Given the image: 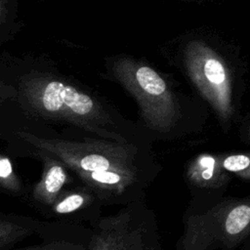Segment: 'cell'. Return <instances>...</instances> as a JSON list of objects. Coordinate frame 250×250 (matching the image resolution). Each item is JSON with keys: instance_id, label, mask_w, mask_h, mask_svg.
<instances>
[{"instance_id": "6da1fadb", "label": "cell", "mask_w": 250, "mask_h": 250, "mask_svg": "<svg viewBox=\"0 0 250 250\" xmlns=\"http://www.w3.org/2000/svg\"><path fill=\"white\" fill-rule=\"evenodd\" d=\"M1 108L27 121L58 123L121 144L152 146L137 122L51 62L7 56L1 62Z\"/></svg>"}, {"instance_id": "7a4b0ae2", "label": "cell", "mask_w": 250, "mask_h": 250, "mask_svg": "<svg viewBox=\"0 0 250 250\" xmlns=\"http://www.w3.org/2000/svg\"><path fill=\"white\" fill-rule=\"evenodd\" d=\"M105 77L137 103L138 125L153 141L184 139L198 128L196 106L173 77L130 55L105 60Z\"/></svg>"}, {"instance_id": "3957f363", "label": "cell", "mask_w": 250, "mask_h": 250, "mask_svg": "<svg viewBox=\"0 0 250 250\" xmlns=\"http://www.w3.org/2000/svg\"><path fill=\"white\" fill-rule=\"evenodd\" d=\"M0 135L6 143V150L14 156L26 149L45 151L58 157L72 172L116 170L158 176L162 170L152 146L121 144L97 137L82 140L61 135L44 137L17 129H1Z\"/></svg>"}, {"instance_id": "277c9868", "label": "cell", "mask_w": 250, "mask_h": 250, "mask_svg": "<svg viewBox=\"0 0 250 250\" xmlns=\"http://www.w3.org/2000/svg\"><path fill=\"white\" fill-rule=\"evenodd\" d=\"M170 48V63L186 75L208 103L222 127L228 126L233 115V86L226 59L205 38L192 33L181 35Z\"/></svg>"}, {"instance_id": "5b68a950", "label": "cell", "mask_w": 250, "mask_h": 250, "mask_svg": "<svg viewBox=\"0 0 250 250\" xmlns=\"http://www.w3.org/2000/svg\"><path fill=\"white\" fill-rule=\"evenodd\" d=\"M182 222L176 250H230L250 231V201L227 199L208 206L191 199Z\"/></svg>"}, {"instance_id": "8992f818", "label": "cell", "mask_w": 250, "mask_h": 250, "mask_svg": "<svg viewBox=\"0 0 250 250\" xmlns=\"http://www.w3.org/2000/svg\"><path fill=\"white\" fill-rule=\"evenodd\" d=\"M88 250H162L157 216L146 196L91 225Z\"/></svg>"}, {"instance_id": "52a82bcc", "label": "cell", "mask_w": 250, "mask_h": 250, "mask_svg": "<svg viewBox=\"0 0 250 250\" xmlns=\"http://www.w3.org/2000/svg\"><path fill=\"white\" fill-rule=\"evenodd\" d=\"M79 182L91 188L104 206L126 205L146 195L157 175L128 171H75Z\"/></svg>"}, {"instance_id": "ba28073f", "label": "cell", "mask_w": 250, "mask_h": 250, "mask_svg": "<svg viewBox=\"0 0 250 250\" xmlns=\"http://www.w3.org/2000/svg\"><path fill=\"white\" fill-rule=\"evenodd\" d=\"M15 156L28 157L42 163V173L38 182L28 191V201L41 214L49 209L66 188L78 180L75 174L58 157L41 150L26 149Z\"/></svg>"}, {"instance_id": "9c48e42d", "label": "cell", "mask_w": 250, "mask_h": 250, "mask_svg": "<svg viewBox=\"0 0 250 250\" xmlns=\"http://www.w3.org/2000/svg\"><path fill=\"white\" fill-rule=\"evenodd\" d=\"M103 207L104 205L99 195L79 182L78 185L75 183L62 190L42 216L58 222L76 225L88 223L91 226L103 216Z\"/></svg>"}, {"instance_id": "30bf717a", "label": "cell", "mask_w": 250, "mask_h": 250, "mask_svg": "<svg viewBox=\"0 0 250 250\" xmlns=\"http://www.w3.org/2000/svg\"><path fill=\"white\" fill-rule=\"evenodd\" d=\"M229 173L221 163V154L201 152L189 159L184 169V180L192 197L218 190L229 181Z\"/></svg>"}, {"instance_id": "8fae6325", "label": "cell", "mask_w": 250, "mask_h": 250, "mask_svg": "<svg viewBox=\"0 0 250 250\" xmlns=\"http://www.w3.org/2000/svg\"><path fill=\"white\" fill-rule=\"evenodd\" d=\"M43 222L27 216L0 213V250H11L15 244L38 234Z\"/></svg>"}, {"instance_id": "7c38bea8", "label": "cell", "mask_w": 250, "mask_h": 250, "mask_svg": "<svg viewBox=\"0 0 250 250\" xmlns=\"http://www.w3.org/2000/svg\"><path fill=\"white\" fill-rule=\"evenodd\" d=\"M0 188L2 191L17 197H23L27 192L10 155L5 151L0 155Z\"/></svg>"}, {"instance_id": "4fadbf2b", "label": "cell", "mask_w": 250, "mask_h": 250, "mask_svg": "<svg viewBox=\"0 0 250 250\" xmlns=\"http://www.w3.org/2000/svg\"><path fill=\"white\" fill-rule=\"evenodd\" d=\"M17 0H0V42L4 43L14 38L19 31L17 21Z\"/></svg>"}, {"instance_id": "5bb4252c", "label": "cell", "mask_w": 250, "mask_h": 250, "mask_svg": "<svg viewBox=\"0 0 250 250\" xmlns=\"http://www.w3.org/2000/svg\"><path fill=\"white\" fill-rule=\"evenodd\" d=\"M223 168L240 178L250 180V152L221 154Z\"/></svg>"}, {"instance_id": "9a60e30c", "label": "cell", "mask_w": 250, "mask_h": 250, "mask_svg": "<svg viewBox=\"0 0 250 250\" xmlns=\"http://www.w3.org/2000/svg\"><path fill=\"white\" fill-rule=\"evenodd\" d=\"M89 242L71 239H50L44 240L40 245L19 250H88Z\"/></svg>"}, {"instance_id": "2e32d148", "label": "cell", "mask_w": 250, "mask_h": 250, "mask_svg": "<svg viewBox=\"0 0 250 250\" xmlns=\"http://www.w3.org/2000/svg\"><path fill=\"white\" fill-rule=\"evenodd\" d=\"M243 136L245 137V139H246L247 142H250V125H248V126L244 129V131H243Z\"/></svg>"}, {"instance_id": "e0dca14e", "label": "cell", "mask_w": 250, "mask_h": 250, "mask_svg": "<svg viewBox=\"0 0 250 250\" xmlns=\"http://www.w3.org/2000/svg\"><path fill=\"white\" fill-rule=\"evenodd\" d=\"M178 1H182V2H193V1H198V0H178Z\"/></svg>"}]
</instances>
